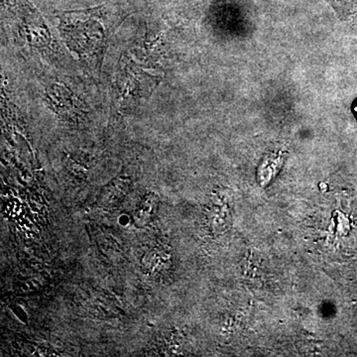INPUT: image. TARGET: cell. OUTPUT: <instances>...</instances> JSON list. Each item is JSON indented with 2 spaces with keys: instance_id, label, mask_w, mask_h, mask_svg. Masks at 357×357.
Masks as SVG:
<instances>
[{
  "instance_id": "1",
  "label": "cell",
  "mask_w": 357,
  "mask_h": 357,
  "mask_svg": "<svg viewBox=\"0 0 357 357\" xmlns=\"http://www.w3.org/2000/svg\"><path fill=\"white\" fill-rule=\"evenodd\" d=\"M59 30L70 50L93 67L102 65L112 33L123 15L112 4L82 10L57 11Z\"/></svg>"
},
{
  "instance_id": "2",
  "label": "cell",
  "mask_w": 357,
  "mask_h": 357,
  "mask_svg": "<svg viewBox=\"0 0 357 357\" xmlns=\"http://www.w3.org/2000/svg\"><path fill=\"white\" fill-rule=\"evenodd\" d=\"M156 84V77L141 69L133 61H129L117 77L115 107L126 114L132 112L150 98Z\"/></svg>"
},
{
  "instance_id": "3",
  "label": "cell",
  "mask_w": 357,
  "mask_h": 357,
  "mask_svg": "<svg viewBox=\"0 0 357 357\" xmlns=\"http://www.w3.org/2000/svg\"><path fill=\"white\" fill-rule=\"evenodd\" d=\"M356 112H357V107H356Z\"/></svg>"
}]
</instances>
